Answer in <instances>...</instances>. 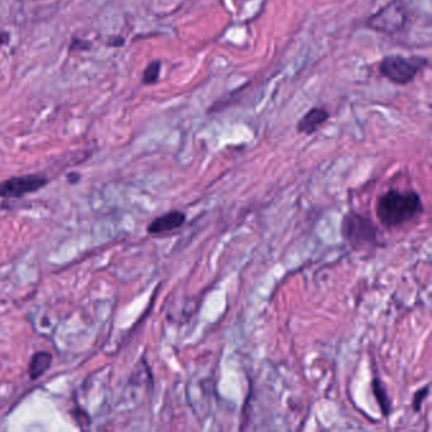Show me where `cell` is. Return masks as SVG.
Instances as JSON below:
<instances>
[{
  "label": "cell",
  "mask_w": 432,
  "mask_h": 432,
  "mask_svg": "<svg viewBox=\"0 0 432 432\" xmlns=\"http://www.w3.org/2000/svg\"><path fill=\"white\" fill-rule=\"evenodd\" d=\"M424 212L421 197L416 191L389 189L377 199L375 213L384 227L396 228Z\"/></svg>",
  "instance_id": "obj_1"
},
{
  "label": "cell",
  "mask_w": 432,
  "mask_h": 432,
  "mask_svg": "<svg viewBox=\"0 0 432 432\" xmlns=\"http://www.w3.org/2000/svg\"><path fill=\"white\" fill-rule=\"evenodd\" d=\"M341 234L354 249L379 245V231L373 221L361 213L350 211L341 223Z\"/></svg>",
  "instance_id": "obj_2"
},
{
  "label": "cell",
  "mask_w": 432,
  "mask_h": 432,
  "mask_svg": "<svg viewBox=\"0 0 432 432\" xmlns=\"http://www.w3.org/2000/svg\"><path fill=\"white\" fill-rule=\"evenodd\" d=\"M425 65L426 60L424 59H406L399 55H392L381 61L379 71L392 83L404 85L413 80Z\"/></svg>",
  "instance_id": "obj_3"
},
{
  "label": "cell",
  "mask_w": 432,
  "mask_h": 432,
  "mask_svg": "<svg viewBox=\"0 0 432 432\" xmlns=\"http://www.w3.org/2000/svg\"><path fill=\"white\" fill-rule=\"evenodd\" d=\"M49 183V179L40 174L13 176L0 182V198L17 199L26 194L36 193Z\"/></svg>",
  "instance_id": "obj_4"
},
{
  "label": "cell",
  "mask_w": 432,
  "mask_h": 432,
  "mask_svg": "<svg viewBox=\"0 0 432 432\" xmlns=\"http://www.w3.org/2000/svg\"><path fill=\"white\" fill-rule=\"evenodd\" d=\"M404 21L406 13L402 6L399 3H390L369 19V26L384 33H396L402 28Z\"/></svg>",
  "instance_id": "obj_5"
},
{
  "label": "cell",
  "mask_w": 432,
  "mask_h": 432,
  "mask_svg": "<svg viewBox=\"0 0 432 432\" xmlns=\"http://www.w3.org/2000/svg\"><path fill=\"white\" fill-rule=\"evenodd\" d=\"M187 221L185 213L180 211H170V212L162 214L160 217L155 218L148 226L147 232L150 234H168L171 231H175L178 228L182 227Z\"/></svg>",
  "instance_id": "obj_6"
},
{
  "label": "cell",
  "mask_w": 432,
  "mask_h": 432,
  "mask_svg": "<svg viewBox=\"0 0 432 432\" xmlns=\"http://www.w3.org/2000/svg\"><path fill=\"white\" fill-rule=\"evenodd\" d=\"M329 112L322 108H313L309 110L304 117L300 119L297 126L298 132L312 135L329 119Z\"/></svg>",
  "instance_id": "obj_7"
},
{
  "label": "cell",
  "mask_w": 432,
  "mask_h": 432,
  "mask_svg": "<svg viewBox=\"0 0 432 432\" xmlns=\"http://www.w3.org/2000/svg\"><path fill=\"white\" fill-rule=\"evenodd\" d=\"M52 355L47 352H37L33 354L28 365V374L32 381H37L42 377L51 366Z\"/></svg>",
  "instance_id": "obj_8"
},
{
  "label": "cell",
  "mask_w": 432,
  "mask_h": 432,
  "mask_svg": "<svg viewBox=\"0 0 432 432\" xmlns=\"http://www.w3.org/2000/svg\"><path fill=\"white\" fill-rule=\"evenodd\" d=\"M372 388H373L374 397H375L377 402L381 407L383 416L388 417L389 415H390V411H392V403H390L388 393L386 390L383 381L381 379H378V378H374L373 381H372Z\"/></svg>",
  "instance_id": "obj_9"
},
{
  "label": "cell",
  "mask_w": 432,
  "mask_h": 432,
  "mask_svg": "<svg viewBox=\"0 0 432 432\" xmlns=\"http://www.w3.org/2000/svg\"><path fill=\"white\" fill-rule=\"evenodd\" d=\"M160 70H162V62L159 60L153 61L151 64L147 65L144 76H142V83L146 85H153L156 81L159 80L160 76Z\"/></svg>",
  "instance_id": "obj_10"
},
{
  "label": "cell",
  "mask_w": 432,
  "mask_h": 432,
  "mask_svg": "<svg viewBox=\"0 0 432 432\" xmlns=\"http://www.w3.org/2000/svg\"><path fill=\"white\" fill-rule=\"evenodd\" d=\"M429 393H430V387H429V386H425L424 388L418 389L417 392L413 395L412 406H413L415 411H420L421 404H422L426 398L429 397Z\"/></svg>",
  "instance_id": "obj_11"
},
{
  "label": "cell",
  "mask_w": 432,
  "mask_h": 432,
  "mask_svg": "<svg viewBox=\"0 0 432 432\" xmlns=\"http://www.w3.org/2000/svg\"><path fill=\"white\" fill-rule=\"evenodd\" d=\"M90 42L89 41H83V40H79V38H76V37H74L73 40H71V44H70V52L71 51H85V50H89L90 49Z\"/></svg>",
  "instance_id": "obj_12"
},
{
  "label": "cell",
  "mask_w": 432,
  "mask_h": 432,
  "mask_svg": "<svg viewBox=\"0 0 432 432\" xmlns=\"http://www.w3.org/2000/svg\"><path fill=\"white\" fill-rule=\"evenodd\" d=\"M9 33L6 32V31H0V49L4 46V44H8V41H9Z\"/></svg>",
  "instance_id": "obj_13"
}]
</instances>
